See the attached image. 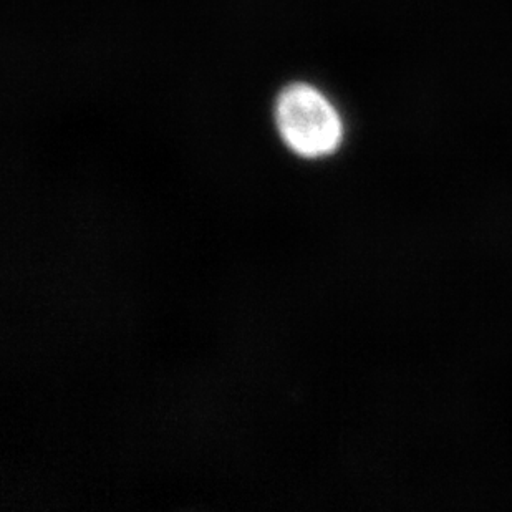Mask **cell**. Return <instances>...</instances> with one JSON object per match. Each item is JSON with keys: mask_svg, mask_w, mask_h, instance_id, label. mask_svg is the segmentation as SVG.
<instances>
[{"mask_svg": "<svg viewBox=\"0 0 512 512\" xmlns=\"http://www.w3.org/2000/svg\"><path fill=\"white\" fill-rule=\"evenodd\" d=\"M276 125L289 150L304 158L332 155L343 138L339 112L324 93L307 85L292 83L276 102Z\"/></svg>", "mask_w": 512, "mask_h": 512, "instance_id": "cell-1", "label": "cell"}]
</instances>
